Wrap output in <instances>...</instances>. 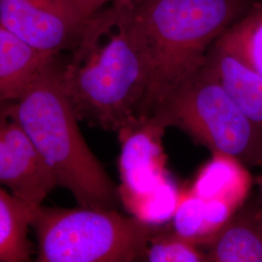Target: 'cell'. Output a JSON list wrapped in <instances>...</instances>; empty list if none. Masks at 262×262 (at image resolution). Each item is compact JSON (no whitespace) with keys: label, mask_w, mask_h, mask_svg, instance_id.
Returning a JSON list of instances; mask_svg holds the SVG:
<instances>
[{"label":"cell","mask_w":262,"mask_h":262,"mask_svg":"<svg viewBox=\"0 0 262 262\" xmlns=\"http://www.w3.org/2000/svg\"><path fill=\"white\" fill-rule=\"evenodd\" d=\"M60 76L79 121L117 132L140 117L154 64L134 0H113L86 19Z\"/></svg>","instance_id":"6da1fadb"},{"label":"cell","mask_w":262,"mask_h":262,"mask_svg":"<svg viewBox=\"0 0 262 262\" xmlns=\"http://www.w3.org/2000/svg\"><path fill=\"white\" fill-rule=\"evenodd\" d=\"M11 111L56 178L79 206L117 209L119 186L107 174L80 130L56 57L43 66Z\"/></svg>","instance_id":"7a4b0ae2"},{"label":"cell","mask_w":262,"mask_h":262,"mask_svg":"<svg viewBox=\"0 0 262 262\" xmlns=\"http://www.w3.org/2000/svg\"><path fill=\"white\" fill-rule=\"evenodd\" d=\"M251 0H134L154 76L141 116L206 63L211 48L253 6Z\"/></svg>","instance_id":"3957f363"},{"label":"cell","mask_w":262,"mask_h":262,"mask_svg":"<svg viewBox=\"0 0 262 262\" xmlns=\"http://www.w3.org/2000/svg\"><path fill=\"white\" fill-rule=\"evenodd\" d=\"M165 225H147L117 209L39 205L31 227L38 262L144 261L152 236Z\"/></svg>","instance_id":"277c9868"},{"label":"cell","mask_w":262,"mask_h":262,"mask_svg":"<svg viewBox=\"0 0 262 262\" xmlns=\"http://www.w3.org/2000/svg\"><path fill=\"white\" fill-rule=\"evenodd\" d=\"M166 128L178 127L212 154H224L244 166L262 165V129L227 94L205 63L171 91L150 112Z\"/></svg>","instance_id":"5b68a950"},{"label":"cell","mask_w":262,"mask_h":262,"mask_svg":"<svg viewBox=\"0 0 262 262\" xmlns=\"http://www.w3.org/2000/svg\"><path fill=\"white\" fill-rule=\"evenodd\" d=\"M85 21L74 0H0V27L50 58L75 49Z\"/></svg>","instance_id":"8992f818"},{"label":"cell","mask_w":262,"mask_h":262,"mask_svg":"<svg viewBox=\"0 0 262 262\" xmlns=\"http://www.w3.org/2000/svg\"><path fill=\"white\" fill-rule=\"evenodd\" d=\"M0 186L31 205H42L57 187L56 178L27 132L11 111L0 104Z\"/></svg>","instance_id":"52a82bcc"},{"label":"cell","mask_w":262,"mask_h":262,"mask_svg":"<svg viewBox=\"0 0 262 262\" xmlns=\"http://www.w3.org/2000/svg\"><path fill=\"white\" fill-rule=\"evenodd\" d=\"M166 127L154 116H141L117 131L121 144L122 194L146 193L171 178L162 139Z\"/></svg>","instance_id":"ba28073f"},{"label":"cell","mask_w":262,"mask_h":262,"mask_svg":"<svg viewBox=\"0 0 262 262\" xmlns=\"http://www.w3.org/2000/svg\"><path fill=\"white\" fill-rule=\"evenodd\" d=\"M206 248L207 262H262V216L258 203L240 207Z\"/></svg>","instance_id":"9c48e42d"},{"label":"cell","mask_w":262,"mask_h":262,"mask_svg":"<svg viewBox=\"0 0 262 262\" xmlns=\"http://www.w3.org/2000/svg\"><path fill=\"white\" fill-rule=\"evenodd\" d=\"M206 63L244 114L262 129V76L215 42Z\"/></svg>","instance_id":"30bf717a"},{"label":"cell","mask_w":262,"mask_h":262,"mask_svg":"<svg viewBox=\"0 0 262 262\" xmlns=\"http://www.w3.org/2000/svg\"><path fill=\"white\" fill-rule=\"evenodd\" d=\"M251 184V175L239 160L216 152L199 169L189 189L202 199L223 200L239 209Z\"/></svg>","instance_id":"8fae6325"},{"label":"cell","mask_w":262,"mask_h":262,"mask_svg":"<svg viewBox=\"0 0 262 262\" xmlns=\"http://www.w3.org/2000/svg\"><path fill=\"white\" fill-rule=\"evenodd\" d=\"M50 59L0 27V104L17 99Z\"/></svg>","instance_id":"7c38bea8"},{"label":"cell","mask_w":262,"mask_h":262,"mask_svg":"<svg viewBox=\"0 0 262 262\" xmlns=\"http://www.w3.org/2000/svg\"><path fill=\"white\" fill-rule=\"evenodd\" d=\"M37 207L0 186V262L31 260L28 230Z\"/></svg>","instance_id":"4fadbf2b"},{"label":"cell","mask_w":262,"mask_h":262,"mask_svg":"<svg viewBox=\"0 0 262 262\" xmlns=\"http://www.w3.org/2000/svg\"><path fill=\"white\" fill-rule=\"evenodd\" d=\"M216 42L262 76V1L254 2Z\"/></svg>","instance_id":"5bb4252c"},{"label":"cell","mask_w":262,"mask_h":262,"mask_svg":"<svg viewBox=\"0 0 262 262\" xmlns=\"http://www.w3.org/2000/svg\"><path fill=\"white\" fill-rule=\"evenodd\" d=\"M183 189L173 177L146 193L122 194L120 201L135 219L150 225H165L172 221Z\"/></svg>","instance_id":"9a60e30c"},{"label":"cell","mask_w":262,"mask_h":262,"mask_svg":"<svg viewBox=\"0 0 262 262\" xmlns=\"http://www.w3.org/2000/svg\"><path fill=\"white\" fill-rule=\"evenodd\" d=\"M171 226L175 232L199 247H207L211 243V236L207 224L206 200L190 189H183Z\"/></svg>","instance_id":"2e32d148"},{"label":"cell","mask_w":262,"mask_h":262,"mask_svg":"<svg viewBox=\"0 0 262 262\" xmlns=\"http://www.w3.org/2000/svg\"><path fill=\"white\" fill-rule=\"evenodd\" d=\"M144 261L207 262L206 253L166 225L150 239Z\"/></svg>","instance_id":"e0dca14e"},{"label":"cell","mask_w":262,"mask_h":262,"mask_svg":"<svg viewBox=\"0 0 262 262\" xmlns=\"http://www.w3.org/2000/svg\"><path fill=\"white\" fill-rule=\"evenodd\" d=\"M111 1L113 0H74L78 9L85 19L93 16Z\"/></svg>","instance_id":"ac0fdd59"},{"label":"cell","mask_w":262,"mask_h":262,"mask_svg":"<svg viewBox=\"0 0 262 262\" xmlns=\"http://www.w3.org/2000/svg\"><path fill=\"white\" fill-rule=\"evenodd\" d=\"M257 183H258V187H259V198H258V208H259V213L262 216V174L257 179Z\"/></svg>","instance_id":"d6986e66"}]
</instances>
